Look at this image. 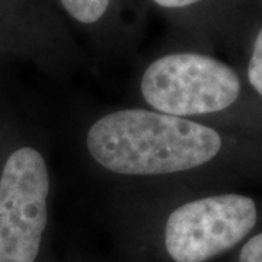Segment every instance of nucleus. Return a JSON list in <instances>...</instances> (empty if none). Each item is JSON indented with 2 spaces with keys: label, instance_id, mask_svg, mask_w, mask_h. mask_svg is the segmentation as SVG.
Wrapping results in <instances>:
<instances>
[{
  "label": "nucleus",
  "instance_id": "7",
  "mask_svg": "<svg viewBox=\"0 0 262 262\" xmlns=\"http://www.w3.org/2000/svg\"><path fill=\"white\" fill-rule=\"evenodd\" d=\"M241 262H262V233L246 242L241 251Z\"/></svg>",
  "mask_w": 262,
  "mask_h": 262
},
{
  "label": "nucleus",
  "instance_id": "6",
  "mask_svg": "<svg viewBox=\"0 0 262 262\" xmlns=\"http://www.w3.org/2000/svg\"><path fill=\"white\" fill-rule=\"evenodd\" d=\"M248 77L253 89L262 96V29L259 31L253 44V53L249 61Z\"/></svg>",
  "mask_w": 262,
  "mask_h": 262
},
{
  "label": "nucleus",
  "instance_id": "2",
  "mask_svg": "<svg viewBox=\"0 0 262 262\" xmlns=\"http://www.w3.org/2000/svg\"><path fill=\"white\" fill-rule=\"evenodd\" d=\"M239 92V77L229 66L195 53L160 57L141 77L146 102L172 117L223 111L237 99Z\"/></svg>",
  "mask_w": 262,
  "mask_h": 262
},
{
  "label": "nucleus",
  "instance_id": "3",
  "mask_svg": "<svg viewBox=\"0 0 262 262\" xmlns=\"http://www.w3.org/2000/svg\"><path fill=\"white\" fill-rule=\"evenodd\" d=\"M50 177L38 150L22 147L0 177V262H34L47 226Z\"/></svg>",
  "mask_w": 262,
  "mask_h": 262
},
{
  "label": "nucleus",
  "instance_id": "1",
  "mask_svg": "<svg viewBox=\"0 0 262 262\" xmlns=\"http://www.w3.org/2000/svg\"><path fill=\"white\" fill-rule=\"evenodd\" d=\"M88 150L121 175H165L201 166L222 149L220 134L203 124L146 110L108 114L91 127Z\"/></svg>",
  "mask_w": 262,
  "mask_h": 262
},
{
  "label": "nucleus",
  "instance_id": "5",
  "mask_svg": "<svg viewBox=\"0 0 262 262\" xmlns=\"http://www.w3.org/2000/svg\"><path fill=\"white\" fill-rule=\"evenodd\" d=\"M70 16L82 24H95L108 9L110 0H60Z\"/></svg>",
  "mask_w": 262,
  "mask_h": 262
},
{
  "label": "nucleus",
  "instance_id": "4",
  "mask_svg": "<svg viewBox=\"0 0 262 262\" xmlns=\"http://www.w3.org/2000/svg\"><path fill=\"white\" fill-rule=\"evenodd\" d=\"M252 198L208 196L178 207L165 227V246L175 262H206L232 249L256 223Z\"/></svg>",
  "mask_w": 262,
  "mask_h": 262
},
{
  "label": "nucleus",
  "instance_id": "8",
  "mask_svg": "<svg viewBox=\"0 0 262 262\" xmlns=\"http://www.w3.org/2000/svg\"><path fill=\"white\" fill-rule=\"evenodd\" d=\"M155 2L163 8H185L198 0H155Z\"/></svg>",
  "mask_w": 262,
  "mask_h": 262
}]
</instances>
